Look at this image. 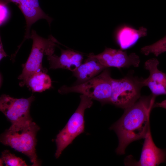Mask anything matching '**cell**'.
<instances>
[{
  "label": "cell",
  "mask_w": 166,
  "mask_h": 166,
  "mask_svg": "<svg viewBox=\"0 0 166 166\" xmlns=\"http://www.w3.org/2000/svg\"><path fill=\"white\" fill-rule=\"evenodd\" d=\"M147 29L140 27L138 30L129 26H124L120 28L116 34L117 43L120 49L124 50L132 47L140 38L147 35Z\"/></svg>",
  "instance_id": "obj_14"
},
{
  "label": "cell",
  "mask_w": 166,
  "mask_h": 166,
  "mask_svg": "<svg viewBox=\"0 0 166 166\" xmlns=\"http://www.w3.org/2000/svg\"><path fill=\"white\" fill-rule=\"evenodd\" d=\"M80 101L77 109L65 127L57 135L55 139L57 150L55 157L58 158L64 149L85 131L84 116L85 110L93 104V99L83 94L80 96Z\"/></svg>",
  "instance_id": "obj_4"
},
{
  "label": "cell",
  "mask_w": 166,
  "mask_h": 166,
  "mask_svg": "<svg viewBox=\"0 0 166 166\" xmlns=\"http://www.w3.org/2000/svg\"><path fill=\"white\" fill-rule=\"evenodd\" d=\"M97 59L100 63L107 68L114 67L118 69L129 68L131 66L138 67L140 60L139 56L136 53L128 54L125 51L120 49L106 48L102 53L94 55L89 54Z\"/></svg>",
  "instance_id": "obj_8"
},
{
  "label": "cell",
  "mask_w": 166,
  "mask_h": 166,
  "mask_svg": "<svg viewBox=\"0 0 166 166\" xmlns=\"http://www.w3.org/2000/svg\"><path fill=\"white\" fill-rule=\"evenodd\" d=\"M140 159L133 164L140 166H157L166 160V150L155 144L150 129L145 136Z\"/></svg>",
  "instance_id": "obj_11"
},
{
  "label": "cell",
  "mask_w": 166,
  "mask_h": 166,
  "mask_svg": "<svg viewBox=\"0 0 166 166\" xmlns=\"http://www.w3.org/2000/svg\"><path fill=\"white\" fill-rule=\"evenodd\" d=\"M7 3L0 0V25L1 26L5 24L10 17V12L7 6Z\"/></svg>",
  "instance_id": "obj_18"
},
{
  "label": "cell",
  "mask_w": 166,
  "mask_h": 166,
  "mask_svg": "<svg viewBox=\"0 0 166 166\" xmlns=\"http://www.w3.org/2000/svg\"><path fill=\"white\" fill-rule=\"evenodd\" d=\"M159 62L156 58L147 60L144 63L145 68L149 75L146 78H142L144 86H147L152 94L157 96L166 94V74L158 69Z\"/></svg>",
  "instance_id": "obj_10"
},
{
  "label": "cell",
  "mask_w": 166,
  "mask_h": 166,
  "mask_svg": "<svg viewBox=\"0 0 166 166\" xmlns=\"http://www.w3.org/2000/svg\"><path fill=\"white\" fill-rule=\"evenodd\" d=\"M7 56L4 49L1 38L0 37V60L1 61L3 58Z\"/></svg>",
  "instance_id": "obj_19"
},
{
  "label": "cell",
  "mask_w": 166,
  "mask_h": 166,
  "mask_svg": "<svg viewBox=\"0 0 166 166\" xmlns=\"http://www.w3.org/2000/svg\"><path fill=\"white\" fill-rule=\"evenodd\" d=\"M47 56L49 69H64L72 72L82 64L83 59L81 54L70 49H61V54L59 56L54 54Z\"/></svg>",
  "instance_id": "obj_12"
},
{
  "label": "cell",
  "mask_w": 166,
  "mask_h": 166,
  "mask_svg": "<svg viewBox=\"0 0 166 166\" xmlns=\"http://www.w3.org/2000/svg\"><path fill=\"white\" fill-rule=\"evenodd\" d=\"M8 4L13 2L17 5L23 14L26 22L25 33L20 47L27 39L30 38V29L32 25L38 20L44 19L49 26L53 19L45 14L41 8L38 0H1Z\"/></svg>",
  "instance_id": "obj_9"
},
{
  "label": "cell",
  "mask_w": 166,
  "mask_h": 166,
  "mask_svg": "<svg viewBox=\"0 0 166 166\" xmlns=\"http://www.w3.org/2000/svg\"><path fill=\"white\" fill-rule=\"evenodd\" d=\"M160 107L166 109V99L160 102L155 103L153 108Z\"/></svg>",
  "instance_id": "obj_20"
},
{
  "label": "cell",
  "mask_w": 166,
  "mask_h": 166,
  "mask_svg": "<svg viewBox=\"0 0 166 166\" xmlns=\"http://www.w3.org/2000/svg\"><path fill=\"white\" fill-rule=\"evenodd\" d=\"M34 98L33 95L27 98H16L9 95H2L0 98V111L12 124L32 121L30 109Z\"/></svg>",
  "instance_id": "obj_7"
},
{
  "label": "cell",
  "mask_w": 166,
  "mask_h": 166,
  "mask_svg": "<svg viewBox=\"0 0 166 166\" xmlns=\"http://www.w3.org/2000/svg\"><path fill=\"white\" fill-rule=\"evenodd\" d=\"M39 127L32 121L12 124L1 136L0 141L27 156L33 163L32 166L40 164L36 152V135Z\"/></svg>",
  "instance_id": "obj_2"
},
{
  "label": "cell",
  "mask_w": 166,
  "mask_h": 166,
  "mask_svg": "<svg viewBox=\"0 0 166 166\" xmlns=\"http://www.w3.org/2000/svg\"><path fill=\"white\" fill-rule=\"evenodd\" d=\"M84 63L73 72V75L77 78V84L88 81L98 75L106 69L101 65L96 58L90 54Z\"/></svg>",
  "instance_id": "obj_13"
},
{
  "label": "cell",
  "mask_w": 166,
  "mask_h": 166,
  "mask_svg": "<svg viewBox=\"0 0 166 166\" xmlns=\"http://www.w3.org/2000/svg\"><path fill=\"white\" fill-rule=\"evenodd\" d=\"M156 96L152 94L141 97L133 105L124 109L122 117L110 127L118 139L116 153L124 154L131 143L144 138L150 129V116Z\"/></svg>",
  "instance_id": "obj_1"
},
{
  "label": "cell",
  "mask_w": 166,
  "mask_h": 166,
  "mask_svg": "<svg viewBox=\"0 0 166 166\" xmlns=\"http://www.w3.org/2000/svg\"><path fill=\"white\" fill-rule=\"evenodd\" d=\"M26 85L33 92H42L49 89L52 86V81L46 71H38L32 74L21 86Z\"/></svg>",
  "instance_id": "obj_15"
},
{
  "label": "cell",
  "mask_w": 166,
  "mask_h": 166,
  "mask_svg": "<svg viewBox=\"0 0 166 166\" xmlns=\"http://www.w3.org/2000/svg\"><path fill=\"white\" fill-rule=\"evenodd\" d=\"M166 52V35L155 43L144 46L141 49V53L145 55L153 54L156 56Z\"/></svg>",
  "instance_id": "obj_16"
},
{
  "label": "cell",
  "mask_w": 166,
  "mask_h": 166,
  "mask_svg": "<svg viewBox=\"0 0 166 166\" xmlns=\"http://www.w3.org/2000/svg\"><path fill=\"white\" fill-rule=\"evenodd\" d=\"M30 38L33 40L32 48L26 61L22 65V73L18 77V79L22 81L19 85L38 70L46 71L42 66L44 55L53 54L56 43H58L52 35L48 38H45L38 35L33 30L31 31Z\"/></svg>",
  "instance_id": "obj_5"
},
{
  "label": "cell",
  "mask_w": 166,
  "mask_h": 166,
  "mask_svg": "<svg viewBox=\"0 0 166 166\" xmlns=\"http://www.w3.org/2000/svg\"><path fill=\"white\" fill-rule=\"evenodd\" d=\"M142 78L131 75L120 79L112 78L109 103L124 109L133 105L141 97V90L144 87Z\"/></svg>",
  "instance_id": "obj_6"
},
{
  "label": "cell",
  "mask_w": 166,
  "mask_h": 166,
  "mask_svg": "<svg viewBox=\"0 0 166 166\" xmlns=\"http://www.w3.org/2000/svg\"><path fill=\"white\" fill-rule=\"evenodd\" d=\"M5 164L7 166H26L25 161L19 157L10 152L9 151L5 150L2 152L0 159V166Z\"/></svg>",
  "instance_id": "obj_17"
},
{
  "label": "cell",
  "mask_w": 166,
  "mask_h": 166,
  "mask_svg": "<svg viewBox=\"0 0 166 166\" xmlns=\"http://www.w3.org/2000/svg\"><path fill=\"white\" fill-rule=\"evenodd\" d=\"M112 78L110 71L106 68L99 74L85 82L70 87L63 85L58 92L61 94L78 93L98 101L102 104L109 103Z\"/></svg>",
  "instance_id": "obj_3"
}]
</instances>
